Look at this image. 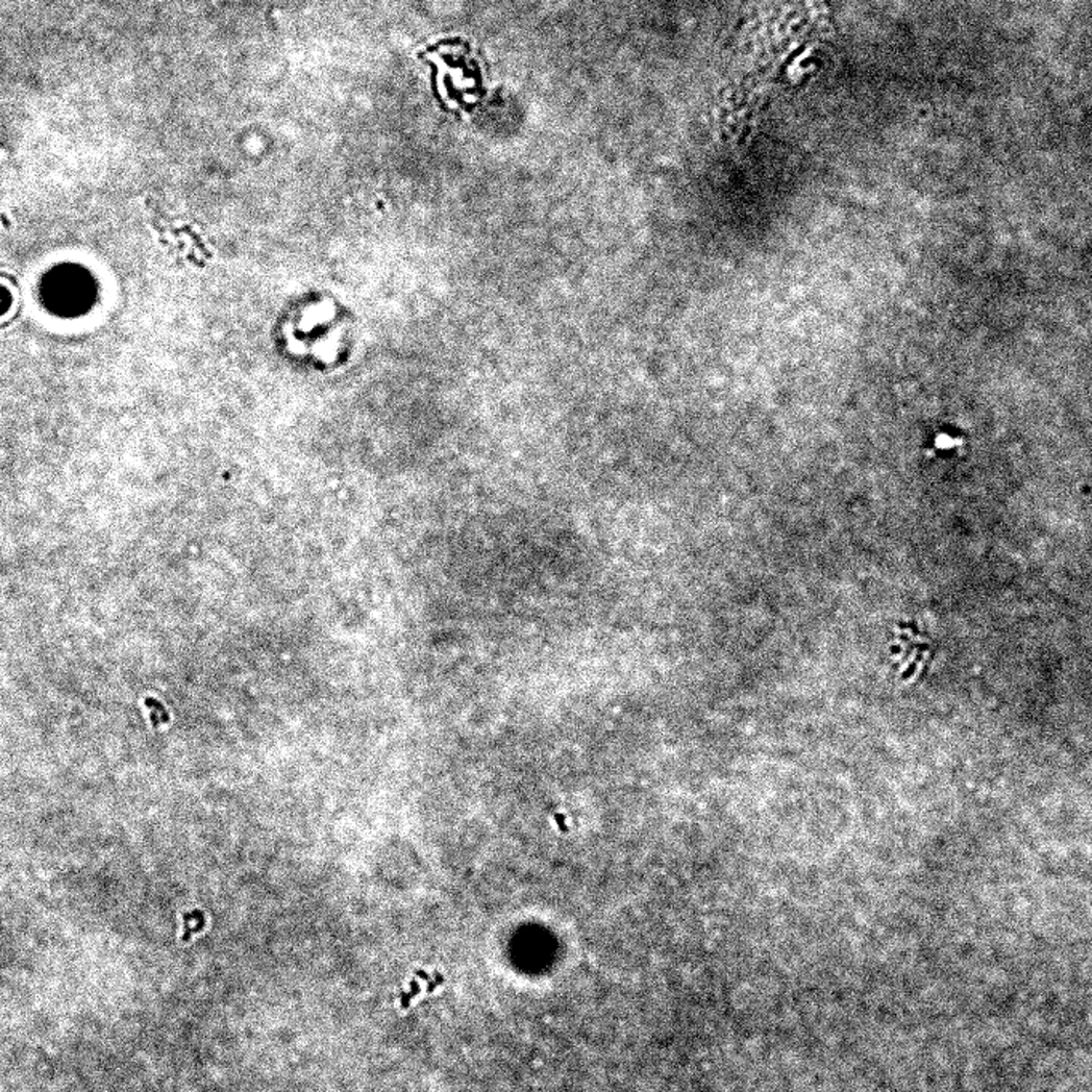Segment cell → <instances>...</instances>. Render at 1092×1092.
<instances>
[{
  "label": "cell",
  "instance_id": "2",
  "mask_svg": "<svg viewBox=\"0 0 1092 1092\" xmlns=\"http://www.w3.org/2000/svg\"><path fill=\"white\" fill-rule=\"evenodd\" d=\"M7 304H8L7 292H4V291H2V289H0V313L5 312V309H7Z\"/></svg>",
  "mask_w": 1092,
  "mask_h": 1092
},
{
  "label": "cell",
  "instance_id": "1",
  "mask_svg": "<svg viewBox=\"0 0 1092 1092\" xmlns=\"http://www.w3.org/2000/svg\"><path fill=\"white\" fill-rule=\"evenodd\" d=\"M42 297L56 315L76 316L91 308L95 283L82 268L63 267L46 277Z\"/></svg>",
  "mask_w": 1092,
  "mask_h": 1092
}]
</instances>
